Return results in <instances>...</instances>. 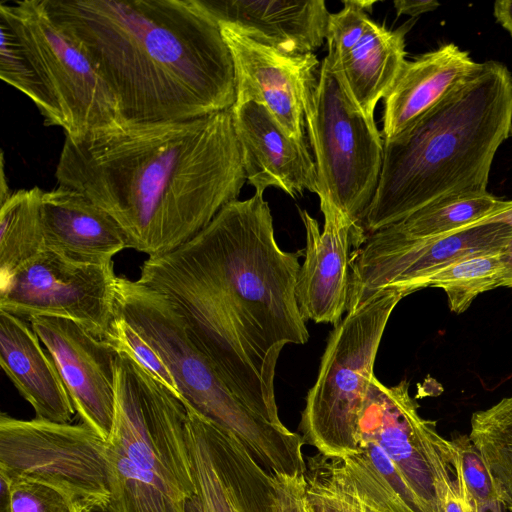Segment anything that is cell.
Returning <instances> with one entry per match:
<instances>
[{"label": "cell", "instance_id": "6da1fadb", "mask_svg": "<svg viewBox=\"0 0 512 512\" xmlns=\"http://www.w3.org/2000/svg\"><path fill=\"white\" fill-rule=\"evenodd\" d=\"M303 255L280 248L269 204L255 193L173 251L148 257L138 278L172 302L229 389L276 426H284L274 385L280 353L309 339L295 295Z\"/></svg>", "mask_w": 512, "mask_h": 512}, {"label": "cell", "instance_id": "7a4b0ae2", "mask_svg": "<svg viewBox=\"0 0 512 512\" xmlns=\"http://www.w3.org/2000/svg\"><path fill=\"white\" fill-rule=\"evenodd\" d=\"M55 176L105 210L128 247L148 257L192 239L246 181L232 109L66 135Z\"/></svg>", "mask_w": 512, "mask_h": 512}, {"label": "cell", "instance_id": "3957f363", "mask_svg": "<svg viewBox=\"0 0 512 512\" xmlns=\"http://www.w3.org/2000/svg\"><path fill=\"white\" fill-rule=\"evenodd\" d=\"M91 60L121 123L195 119L236 101L234 65L201 0H42Z\"/></svg>", "mask_w": 512, "mask_h": 512}, {"label": "cell", "instance_id": "277c9868", "mask_svg": "<svg viewBox=\"0 0 512 512\" xmlns=\"http://www.w3.org/2000/svg\"><path fill=\"white\" fill-rule=\"evenodd\" d=\"M512 136V75L489 60L409 129L384 140L367 237L431 204L487 193L500 145Z\"/></svg>", "mask_w": 512, "mask_h": 512}, {"label": "cell", "instance_id": "5b68a950", "mask_svg": "<svg viewBox=\"0 0 512 512\" xmlns=\"http://www.w3.org/2000/svg\"><path fill=\"white\" fill-rule=\"evenodd\" d=\"M106 440L109 512H192L196 490L183 400L118 351Z\"/></svg>", "mask_w": 512, "mask_h": 512}, {"label": "cell", "instance_id": "8992f818", "mask_svg": "<svg viewBox=\"0 0 512 512\" xmlns=\"http://www.w3.org/2000/svg\"><path fill=\"white\" fill-rule=\"evenodd\" d=\"M115 312L158 352L183 401L236 436L268 473H304L302 436L268 422L229 389L164 294L117 276Z\"/></svg>", "mask_w": 512, "mask_h": 512}, {"label": "cell", "instance_id": "52a82bcc", "mask_svg": "<svg viewBox=\"0 0 512 512\" xmlns=\"http://www.w3.org/2000/svg\"><path fill=\"white\" fill-rule=\"evenodd\" d=\"M404 297L394 290L377 292L334 326L301 414L304 444L337 458L359 451L360 419L376 355L390 315Z\"/></svg>", "mask_w": 512, "mask_h": 512}, {"label": "cell", "instance_id": "ba28073f", "mask_svg": "<svg viewBox=\"0 0 512 512\" xmlns=\"http://www.w3.org/2000/svg\"><path fill=\"white\" fill-rule=\"evenodd\" d=\"M305 125L315 157L317 196L349 219L358 249L367 238L363 222L378 187L384 138L326 57L305 100Z\"/></svg>", "mask_w": 512, "mask_h": 512}, {"label": "cell", "instance_id": "9c48e42d", "mask_svg": "<svg viewBox=\"0 0 512 512\" xmlns=\"http://www.w3.org/2000/svg\"><path fill=\"white\" fill-rule=\"evenodd\" d=\"M0 473L47 485L72 503L109 500L106 441L84 423L0 416Z\"/></svg>", "mask_w": 512, "mask_h": 512}, {"label": "cell", "instance_id": "30bf717a", "mask_svg": "<svg viewBox=\"0 0 512 512\" xmlns=\"http://www.w3.org/2000/svg\"><path fill=\"white\" fill-rule=\"evenodd\" d=\"M402 380L386 386L372 378L360 419L359 439L381 447L427 512H444L456 478L455 450L436 422L420 416L419 404Z\"/></svg>", "mask_w": 512, "mask_h": 512}, {"label": "cell", "instance_id": "8fae6325", "mask_svg": "<svg viewBox=\"0 0 512 512\" xmlns=\"http://www.w3.org/2000/svg\"><path fill=\"white\" fill-rule=\"evenodd\" d=\"M511 239L512 211L431 239L377 231L353 252L348 310L380 291L394 290L404 296L414 293L445 266L480 253L502 252Z\"/></svg>", "mask_w": 512, "mask_h": 512}, {"label": "cell", "instance_id": "7c38bea8", "mask_svg": "<svg viewBox=\"0 0 512 512\" xmlns=\"http://www.w3.org/2000/svg\"><path fill=\"white\" fill-rule=\"evenodd\" d=\"M3 16L27 47L68 136L120 123L115 101L80 46L48 16L42 0L3 1Z\"/></svg>", "mask_w": 512, "mask_h": 512}, {"label": "cell", "instance_id": "4fadbf2b", "mask_svg": "<svg viewBox=\"0 0 512 512\" xmlns=\"http://www.w3.org/2000/svg\"><path fill=\"white\" fill-rule=\"evenodd\" d=\"M113 261H72L45 248L0 280V310L29 321L34 316L71 319L107 339L116 317Z\"/></svg>", "mask_w": 512, "mask_h": 512}, {"label": "cell", "instance_id": "5bb4252c", "mask_svg": "<svg viewBox=\"0 0 512 512\" xmlns=\"http://www.w3.org/2000/svg\"><path fill=\"white\" fill-rule=\"evenodd\" d=\"M183 402L196 490L192 512H276L270 473L236 436Z\"/></svg>", "mask_w": 512, "mask_h": 512}, {"label": "cell", "instance_id": "9a60e30c", "mask_svg": "<svg viewBox=\"0 0 512 512\" xmlns=\"http://www.w3.org/2000/svg\"><path fill=\"white\" fill-rule=\"evenodd\" d=\"M330 14L326 59L360 108L371 118L407 61L405 35L409 26L392 30L372 20L375 1L346 0Z\"/></svg>", "mask_w": 512, "mask_h": 512}, {"label": "cell", "instance_id": "2e32d148", "mask_svg": "<svg viewBox=\"0 0 512 512\" xmlns=\"http://www.w3.org/2000/svg\"><path fill=\"white\" fill-rule=\"evenodd\" d=\"M28 323L53 359L82 423L106 441L115 415L117 348L71 319L34 316Z\"/></svg>", "mask_w": 512, "mask_h": 512}, {"label": "cell", "instance_id": "e0dca14e", "mask_svg": "<svg viewBox=\"0 0 512 512\" xmlns=\"http://www.w3.org/2000/svg\"><path fill=\"white\" fill-rule=\"evenodd\" d=\"M219 25L233 60L235 104L263 105L289 136L306 140L305 100L321 66L315 53L286 54L230 24Z\"/></svg>", "mask_w": 512, "mask_h": 512}, {"label": "cell", "instance_id": "ac0fdd59", "mask_svg": "<svg viewBox=\"0 0 512 512\" xmlns=\"http://www.w3.org/2000/svg\"><path fill=\"white\" fill-rule=\"evenodd\" d=\"M323 230L306 210H299L306 232L304 262L295 295L303 320L336 326L347 313L350 294L352 247H356L351 222L331 202L320 200Z\"/></svg>", "mask_w": 512, "mask_h": 512}, {"label": "cell", "instance_id": "d6986e66", "mask_svg": "<svg viewBox=\"0 0 512 512\" xmlns=\"http://www.w3.org/2000/svg\"><path fill=\"white\" fill-rule=\"evenodd\" d=\"M233 125L246 180L262 194L279 188L295 198L305 190L317 194V173L306 140L289 136L263 105L234 104Z\"/></svg>", "mask_w": 512, "mask_h": 512}, {"label": "cell", "instance_id": "ffe728a7", "mask_svg": "<svg viewBox=\"0 0 512 512\" xmlns=\"http://www.w3.org/2000/svg\"><path fill=\"white\" fill-rule=\"evenodd\" d=\"M218 23L286 54L314 53L327 37L326 2L286 0H201Z\"/></svg>", "mask_w": 512, "mask_h": 512}, {"label": "cell", "instance_id": "44dd1931", "mask_svg": "<svg viewBox=\"0 0 512 512\" xmlns=\"http://www.w3.org/2000/svg\"><path fill=\"white\" fill-rule=\"evenodd\" d=\"M468 51L454 43L406 61L384 97V140L403 133L455 92L477 69Z\"/></svg>", "mask_w": 512, "mask_h": 512}, {"label": "cell", "instance_id": "7402d4cb", "mask_svg": "<svg viewBox=\"0 0 512 512\" xmlns=\"http://www.w3.org/2000/svg\"><path fill=\"white\" fill-rule=\"evenodd\" d=\"M45 248L76 262L106 264L128 247L115 220L83 193L64 185L43 191Z\"/></svg>", "mask_w": 512, "mask_h": 512}, {"label": "cell", "instance_id": "603a6c76", "mask_svg": "<svg viewBox=\"0 0 512 512\" xmlns=\"http://www.w3.org/2000/svg\"><path fill=\"white\" fill-rule=\"evenodd\" d=\"M25 320L0 310V365L36 418L70 423L76 413L56 365Z\"/></svg>", "mask_w": 512, "mask_h": 512}, {"label": "cell", "instance_id": "cb8c5ba5", "mask_svg": "<svg viewBox=\"0 0 512 512\" xmlns=\"http://www.w3.org/2000/svg\"><path fill=\"white\" fill-rule=\"evenodd\" d=\"M510 211L512 200H502L487 192L431 204L382 230L409 239H431L502 217Z\"/></svg>", "mask_w": 512, "mask_h": 512}, {"label": "cell", "instance_id": "d4e9b609", "mask_svg": "<svg viewBox=\"0 0 512 512\" xmlns=\"http://www.w3.org/2000/svg\"><path fill=\"white\" fill-rule=\"evenodd\" d=\"M38 187L20 189L0 207V280L45 249Z\"/></svg>", "mask_w": 512, "mask_h": 512}, {"label": "cell", "instance_id": "484cf974", "mask_svg": "<svg viewBox=\"0 0 512 512\" xmlns=\"http://www.w3.org/2000/svg\"><path fill=\"white\" fill-rule=\"evenodd\" d=\"M469 436L488 465L498 499L512 512V395L474 412Z\"/></svg>", "mask_w": 512, "mask_h": 512}, {"label": "cell", "instance_id": "4316f807", "mask_svg": "<svg viewBox=\"0 0 512 512\" xmlns=\"http://www.w3.org/2000/svg\"><path fill=\"white\" fill-rule=\"evenodd\" d=\"M0 78L33 101L45 125L64 123L60 110L45 86L24 42L13 26L0 15Z\"/></svg>", "mask_w": 512, "mask_h": 512}, {"label": "cell", "instance_id": "83f0119b", "mask_svg": "<svg viewBox=\"0 0 512 512\" xmlns=\"http://www.w3.org/2000/svg\"><path fill=\"white\" fill-rule=\"evenodd\" d=\"M501 253H480L455 261L431 275L425 288L443 289L450 311L461 314L478 295L501 286Z\"/></svg>", "mask_w": 512, "mask_h": 512}, {"label": "cell", "instance_id": "f1b7e54d", "mask_svg": "<svg viewBox=\"0 0 512 512\" xmlns=\"http://www.w3.org/2000/svg\"><path fill=\"white\" fill-rule=\"evenodd\" d=\"M305 462L304 499L309 512H364L342 458L318 452Z\"/></svg>", "mask_w": 512, "mask_h": 512}, {"label": "cell", "instance_id": "f546056e", "mask_svg": "<svg viewBox=\"0 0 512 512\" xmlns=\"http://www.w3.org/2000/svg\"><path fill=\"white\" fill-rule=\"evenodd\" d=\"M455 450V471L472 512L477 505L498 499L488 465L469 435L456 434L450 440Z\"/></svg>", "mask_w": 512, "mask_h": 512}, {"label": "cell", "instance_id": "4dcf8cb0", "mask_svg": "<svg viewBox=\"0 0 512 512\" xmlns=\"http://www.w3.org/2000/svg\"><path fill=\"white\" fill-rule=\"evenodd\" d=\"M342 463L364 506L375 512H415L373 468L360 450L342 458Z\"/></svg>", "mask_w": 512, "mask_h": 512}, {"label": "cell", "instance_id": "1f68e13d", "mask_svg": "<svg viewBox=\"0 0 512 512\" xmlns=\"http://www.w3.org/2000/svg\"><path fill=\"white\" fill-rule=\"evenodd\" d=\"M107 340L113 343L118 351L128 354L155 380L181 398L174 378L158 352L124 319L116 315Z\"/></svg>", "mask_w": 512, "mask_h": 512}, {"label": "cell", "instance_id": "d6a6232c", "mask_svg": "<svg viewBox=\"0 0 512 512\" xmlns=\"http://www.w3.org/2000/svg\"><path fill=\"white\" fill-rule=\"evenodd\" d=\"M11 481L12 512H72V502L59 491L26 479Z\"/></svg>", "mask_w": 512, "mask_h": 512}, {"label": "cell", "instance_id": "836d02e7", "mask_svg": "<svg viewBox=\"0 0 512 512\" xmlns=\"http://www.w3.org/2000/svg\"><path fill=\"white\" fill-rule=\"evenodd\" d=\"M270 475L275 492L276 512H309L304 499L303 474Z\"/></svg>", "mask_w": 512, "mask_h": 512}, {"label": "cell", "instance_id": "e575fe53", "mask_svg": "<svg viewBox=\"0 0 512 512\" xmlns=\"http://www.w3.org/2000/svg\"><path fill=\"white\" fill-rule=\"evenodd\" d=\"M393 5L397 16L408 15L416 17L437 9L440 3L435 0H395Z\"/></svg>", "mask_w": 512, "mask_h": 512}, {"label": "cell", "instance_id": "d590c367", "mask_svg": "<svg viewBox=\"0 0 512 512\" xmlns=\"http://www.w3.org/2000/svg\"><path fill=\"white\" fill-rule=\"evenodd\" d=\"M444 512H472L464 495L462 483L457 476L453 486L447 492Z\"/></svg>", "mask_w": 512, "mask_h": 512}, {"label": "cell", "instance_id": "8d00e7d4", "mask_svg": "<svg viewBox=\"0 0 512 512\" xmlns=\"http://www.w3.org/2000/svg\"><path fill=\"white\" fill-rule=\"evenodd\" d=\"M494 16L512 36V0H499L494 3Z\"/></svg>", "mask_w": 512, "mask_h": 512}, {"label": "cell", "instance_id": "74e56055", "mask_svg": "<svg viewBox=\"0 0 512 512\" xmlns=\"http://www.w3.org/2000/svg\"><path fill=\"white\" fill-rule=\"evenodd\" d=\"M502 276L501 286L512 290V239L501 253Z\"/></svg>", "mask_w": 512, "mask_h": 512}, {"label": "cell", "instance_id": "f35d334b", "mask_svg": "<svg viewBox=\"0 0 512 512\" xmlns=\"http://www.w3.org/2000/svg\"><path fill=\"white\" fill-rule=\"evenodd\" d=\"M107 503L96 499L77 500L72 504V512H109Z\"/></svg>", "mask_w": 512, "mask_h": 512}, {"label": "cell", "instance_id": "ab89813d", "mask_svg": "<svg viewBox=\"0 0 512 512\" xmlns=\"http://www.w3.org/2000/svg\"><path fill=\"white\" fill-rule=\"evenodd\" d=\"M0 512H12L11 481L0 473Z\"/></svg>", "mask_w": 512, "mask_h": 512}, {"label": "cell", "instance_id": "60d3db41", "mask_svg": "<svg viewBox=\"0 0 512 512\" xmlns=\"http://www.w3.org/2000/svg\"><path fill=\"white\" fill-rule=\"evenodd\" d=\"M503 505L499 499L482 502L477 505V512H503Z\"/></svg>", "mask_w": 512, "mask_h": 512}, {"label": "cell", "instance_id": "b9f144b4", "mask_svg": "<svg viewBox=\"0 0 512 512\" xmlns=\"http://www.w3.org/2000/svg\"><path fill=\"white\" fill-rule=\"evenodd\" d=\"M1 188H0V203H3L10 195L9 188L6 184L5 173H4V157L1 156Z\"/></svg>", "mask_w": 512, "mask_h": 512}, {"label": "cell", "instance_id": "7bdbcfd3", "mask_svg": "<svg viewBox=\"0 0 512 512\" xmlns=\"http://www.w3.org/2000/svg\"><path fill=\"white\" fill-rule=\"evenodd\" d=\"M364 512H375V511H373L372 509L364 506Z\"/></svg>", "mask_w": 512, "mask_h": 512}]
</instances>
